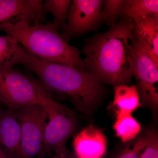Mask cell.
<instances>
[{
  "label": "cell",
  "instance_id": "1",
  "mask_svg": "<svg viewBox=\"0 0 158 158\" xmlns=\"http://www.w3.org/2000/svg\"><path fill=\"white\" fill-rule=\"evenodd\" d=\"M135 37L132 21L123 18L104 33L85 40V71L102 84L128 85L133 77Z\"/></svg>",
  "mask_w": 158,
  "mask_h": 158
},
{
  "label": "cell",
  "instance_id": "2",
  "mask_svg": "<svg viewBox=\"0 0 158 158\" xmlns=\"http://www.w3.org/2000/svg\"><path fill=\"white\" fill-rule=\"evenodd\" d=\"M21 64L37 76L52 96L68 100L84 115H89L104 94L102 84L86 71L42 60L26 49Z\"/></svg>",
  "mask_w": 158,
  "mask_h": 158
},
{
  "label": "cell",
  "instance_id": "3",
  "mask_svg": "<svg viewBox=\"0 0 158 158\" xmlns=\"http://www.w3.org/2000/svg\"><path fill=\"white\" fill-rule=\"evenodd\" d=\"M0 31L16 39L37 58L85 71L81 52L65 40L52 23L32 24L26 20L0 25Z\"/></svg>",
  "mask_w": 158,
  "mask_h": 158
},
{
  "label": "cell",
  "instance_id": "4",
  "mask_svg": "<svg viewBox=\"0 0 158 158\" xmlns=\"http://www.w3.org/2000/svg\"><path fill=\"white\" fill-rule=\"evenodd\" d=\"M49 95L39 80L13 68L0 67V102L8 110L42 105Z\"/></svg>",
  "mask_w": 158,
  "mask_h": 158
},
{
  "label": "cell",
  "instance_id": "5",
  "mask_svg": "<svg viewBox=\"0 0 158 158\" xmlns=\"http://www.w3.org/2000/svg\"><path fill=\"white\" fill-rule=\"evenodd\" d=\"M16 112L21 127L20 158H44L48 154L44 138L47 116L44 107L36 104Z\"/></svg>",
  "mask_w": 158,
  "mask_h": 158
},
{
  "label": "cell",
  "instance_id": "6",
  "mask_svg": "<svg viewBox=\"0 0 158 158\" xmlns=\"http://www.w3.org/2000/svg\"><path fill=\"white\" fill-rule=\"evenodd\" d=\"M46 113L44 138L48 153L65 146L68 138L76 130L77 120L72 110L54 100L51 96L42 105Z\"/></svg>",
  "mask_w": 158,
  "mask_h": 158
},
{
  "label": "cell",
  "instance_id": "7",
  "mask_svg": "<svg viewBox=\"0 0 158 158\" xmlns=\"http://www.w3.org/2000/svg\"><path fill=\"white\" fill-rule=\"evenodd\" d=\"M133 76L141 103L155 111L158 106V66L135 40L133 59Z\"/></svg>",
  "mask_w": 158,
  "mask_h": 158
},
{
  "label": "cell",
  "instance_id": "8",
  "mask_svg": "<svg viewBox=\"0 0 158 158\" xmlns=\"http://www.w3.org/2000/svg\"><path fill=\"white\" fill-rule=\"evenodd\" d=\"M102 0L72 1L66 25L61 35L66 41L95 31L102 22Z\"/></svg>",
  "mask_w": 158,
  "mask_h": 158
},
{
  "label": "cell",
  "instance_id": "9",
  "mask_svg": "<svg viewBox=\"0 0 158 158\" xmlns=\"http://www.w3.org/2000/svg\"><path fill=\"white\" fill-rule=\"evenodd\" d=\"M41 0H0V25L26 20L32 24L42 23L46 12Z\"/></svg>",
  "mask_w": 158,
  "mask_h": 158
},
{
  "label": "cell",
  "instance_id": "10",
  "mask_svg": "<svg viewBox=\"0 0 158 158\" xmlns=\"http://www.w3.org/2000/svg\"><path fill=\"white\" fill-rule=\"evenodd\" d=\"M107 139L101 130L90 125L73 138L74 154L78 158H102L107 150Z\"/></svg>",
  "mask_w": 158,
  "mask_h": 158
},
{
  "label": "cell",
  "instance_id": "11",
  "mask_svg": "<svg viewBox=\"0 0 158 158\" xmlns=\"http://www.w3.org/2000/svg\"><path fill=\"white\" fill-rule=\"evenodd\" d=\"M21 127L16 111L0 115V148L7 158H20Z\"/></svg>",
  "mask_w": 158,
  "mask_h": 158
},
{
  "label": "cell",
  "instance_id": "12",
  "mask_svg": "<svg viewBox=\"0 0 158 158\" xmlns=\"http://www.w3.org/2000/svg\"><path fill=\"white\" fill-rule=\"evenodd\" d=\"M137 42L158 66V14L132 21Z\"/></svg>",
  "mask_w": 158,
  "mask_h": 158
},
{
  "label": "cell",
  "instance_id": "13",
  "mask_svg": "<svg viewBox=\"0 0 158 158\" xmlns=\"http://www.w3.org/2000/svg\"><path fill=\"white\" fill-rule=\"evenodd\" d=\"M141 104L136 85H122L114 87V100L112 106L116 116L131 114Z\"/></svg>",
  "mask_w": 158,
  "mask_h": 158
},
{
  "label": "cell",
  "instance_id": "14",
  "mask_svg": "<svg viewBox=\"0 0 158 158\" xmlns=\"http://www.w3.org/2000/svg\"><path fill=\"white\" fill-rule=\"evenodd\" d=\"M25 49L15 37L0 36V67L13 68L21 64Z\"/></svg>",
  "mask_w": 158,
  "mask_h": 158
},
{
  "label": "cell",
  "instance_id": "15",
  "mask_svg": "<svg viewBox=\"0 0 158 158\" xmlns=\"http://www.w3.org/2000/svg\"><path fill=\"white\" fill-rule=\"evenodd\" d=\"M158 14V0H127L120 16L131 21L140 19L151 14Z\"/></svg>",
  "mask_w": 158,
  "mask_h": 158
},
{
  "label": "cell",
  "instance_id": "16",
  "mask_svg": "<svg viewBox=\"0 0 158 158\" xmlns=\"http://www.w3.org/2000/svg\"><path fill=\"white\" fill-rule=\"evenodd\" d=\"M116 116L113 128L116 135L123 142L135 139L141 131V125L131 114Z\"/></svg>",
  "mask_w": 158,
  "mask_h": 158
},
{
  "label": "cell",
  "instance_id": "17",
  "mask_svg": "<svg viewBox=\"0 0 158 158\" xmlns=\"http://www.w3.org/2000/svg\"><path fill=\"white\" fill-rule=\"evenodd\" d=\"M71 2V0H45L43 3L46 13L53 15L52 23L58 31H62L65 27Z\"/></svg>",
  "mask_w": 158,
  "mask_h": 158
},
{
  "label": "cell",
  "instance_id": "18",
  "mask_svg": "<svg viewBox=\"0 0 158 158\" xmlns=\"http://www.w3.org/2000/svg\"><path fill=\"white\" fill-rule=\"evenodd\" d=\"M124 0L104 1V8L102 11V21L106 23L110 27L116 24V21L120 15Z\"/></svg>",
  "mask_w": 158,
  "mask_h": 158
},
{
  "label": "cell",
  "instance_id": "19",
  "mask_svg": "<svg viewBox=\"0 0 158 158\" xmlns=\"http://www.w3.org/2000/svg\"><path fill=\"white\" fill-rule=\"evenodd\" d=\"M148 133L137 139L132 145H128L115 158H140L148 141Z\"/></svg>",
  "mask_w": 158,
  "mask_h": 158
},
{
  "label": "cell",
  "instance_id": "20",
  "mask_svg": "<svg viewBox=\"0 0 158 158\" xmlns=\"http://www.w3.org/2000/svg\"><path fill=\"white\" fill-rule=\"evenodd\" d=\"M148 141L140 158H158V136L156 131L148 132Z\"/></svg>",
  "mask_w": 158,
  "mask_h": 158
},
{
  "label": "cell",
  "instance_id": "21",
  "mask_svg": "<svg viewBox=\"0 0 158 158\" xmlns=\"http://www.w3.org/2000/svg\"><path fill=\"white\" fill-rule=\"evenodd\" d=\"M54 155L49 158H78L74 153L71 152L65 146L59 148L54 151Z\"/></svg>",
  "mask_w": 158,
  "mask_h": 158
},
{
  "label": "cell",
  "instance_id": "22",
  "mask_svg": "<svg viewBox=\"0 0 158 158\" xmlns=\"http://www.w3.org/2000/svg\"><path fill=\"white\" fill-rule=\"evenodd\" d=\"M0 158H7L3 151L0 148Z\"/></svg>",
  "mask_w": 158,
  "mask_h": 158
},
{
  "label": "cell",
  "instance_id": "23",
  "mask_svg": "<svg viewBox=\"0 0 158 158\" xmlns=\"http://www.w3.org/2000/svg\"><path fill=\"white\" fill-rule=\"evenodd\" d=\"M2 113V111H1V108H0V115H1V113Z\"/></svg>",
  "mask_w": 158,
  "mask_h": 158
}]
</instances>
